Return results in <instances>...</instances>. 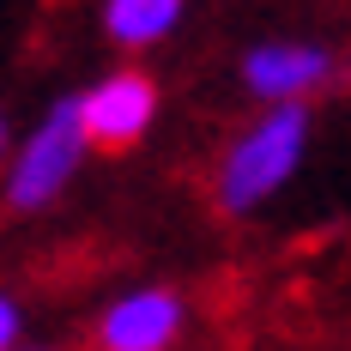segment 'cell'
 <instances>
[{
  "label": "cell",
  "mask_w": 351,
  "mask_h": 351,
  "mask_svg": "<svg viewBox=\"0 0 351 351\" xmlns=\"http://www.w3.org/2000/svg\"><path fill=\"white\" fill-rule=\"evenodd\" d=\"M327 79V55L321 49H261L248 55V85L267 97H297Z\"/></svg>",
  "instance_id": "cell-5"
},
{
  "label": "cell",
  "mask_w": 351,
  "mask_h": 351,
  "mask_svg": "<svg viewBox=\"0 0 351 351\" xmlns=\"http://www.w3.org/2000/svg\"><path fill=\"white\" fill-rule=\"evenodd\" d=\"M152 109H158V91H152V79H140V73H115L109 85H97V91L79 104L85 145H97V152H128V145L145 134Z\"/></svg>",
  "instance_id": "cell-3"
},
{
  "label": "cell",
  "mask_w": 351,
  "mask_h": 351,
  "mask_svg": "<svg viewBox=\"0 0 351 351\" xmlns=\"http://www.w3.org/2000/svg\"><path fill=\"white\" fill-rule=\"evenodd\" d=\"M182 12V0H109V36L115 43H152Z\"/></svg>",
  "instance_id": "cell-6"
},
{
  "label": "cell",
  "mask_w": 351,
  "mask_h": 351,
  "mask_svg": "<svg viewBox=\"0 0 351 351\" xmlns=\"http://www.w3.org/2000/svg\"><path fill=\"white\" fill-rule=\"evenodd\" d=\"M303 128H309V121H303L297 104L273 109V115L224 158V170H218V206L224 212H248L254 200H267L285 176H291V164L303 158Z\"/></svg>",
  "instance_id": "cell-1"
},
{
  "label": "cell",
  "mask_w": 351,
  "mask_h": 351,
  "mask_svg": "<svg viewBox=\"0 0 351 351\" xmlns=\"http://www.w3.org/2000/svg\"><path fill=\"white\" fill-rule=\"evenodd\" d=\"M176 327H182V303L170 291H140L97 321L91 351H170Z\"/></svg>",
  "instance_id": "cell-4"
},
{
  "label": "cell",
  "mask_w": 351,
  "mask_h": 351,
  "mask_svg": "<svg viewBox=\"0 0 351 351\" xmlns=\"http://www.w3.org/2000/svg\"><path fill=\"white\" fill-rule=\"evenodd\" d=\"M79 145H85L79 104H61L55 115H49V128L31 140L19 176H12V206L31 212V206H43V200H55V188H61V182L73 176V164H79Z\"/></svg>",
  "instance_id": "cell-2"
},
{
  "label": "cell",
  "mask_w": 351,
  "mask_h": 351,
  "mask_svg": "<svg viewBox=\"0 0 351 351\" xmlns=\"http://www.w3.org/2000/svg\"><path fill=\"white\" fill-rule=\"evenodd\" d=\"M12 333H19V315H12V303L0 297V351L12 346Z\"/></svg>",
  "instance_id": "cell-7"
}]
</instances>
